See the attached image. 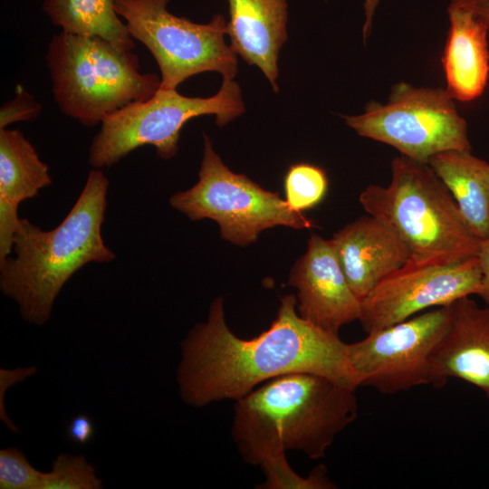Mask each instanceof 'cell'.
<instances>
[{
  "mask_svg": "<svg viewBox=\"0 0 489 489\" xmlns=\"http://www.w3.org/2000/svg\"><path fill=\"white\" fill-rule=\"evenodd\" d=\"M296 298L286 295L275 320L260 335H235L225 320L222 298L210 306L206 322L183 340L177 384L183 400L201 408L239 399L273 378L294 372L321 375L358 388L347 356V343L297 312Z\"/></svg>",
  "mask_w": 489,
  "mask_h": 489,
  "instance_id": "6da1fadb",
  "label": "cell"
},
{
  "mask_svg": "<svg viewBox=\"0 0 489 489\" xmlns=\"http://www.w3.org/2000/svg\"><path fill=\"white\" fill-rule=\"evenodd\" d=\"M355 391L313 373L273 378L236 400L233 439L250 465H260L288 450L322 458L337 435L358 416Z\"/></svg>",
  "mask_w": 489,
  "mask_h": 489,
  "instance_id": "7a4b0ae2",
  "label": "cell"
},
{
  "mask_svg": "<svg viewBox=\"0 0 489 489\" xmlns=\"http://www.w3.org/2000/svg\"><path fill=\"white\" fill-rule=\"evenodd\" d=\"M108 187L107 177L94 168L75 204L55 228L45 231L21 218L14 237V254L0 262V288L17 303L25 321L47 322L57 295L78 270L89 263L115 259L101 235Z\"/></svg>",
  "mask_w": 489,
  "mask_h": 489,
  "instance_id": "3957f363",
  "label": "cell"
},
{
  "mask_svg": "<svg viewBox=\"0 0 489 489\" xmlns=\"http://www.w3.org/2000/svg\"><path fill=\"white\" fill-rule=\"evenodd\" d=\"M390 168L389 184L369 185L360 203L405 244L408 262L446 266L476 257L481 240L430 166L400 155Z\"/></svg>",
  "mask_w": 489,
  "mask_h": 489,
  "instance_id": "277c9868",
  "label": "cell"
},
{
  "mask_svg": "<svg viewBox=\"0 0 489 489\" xmlns=\"http://www.w3.org/2000/svg\"><path fill=\"white\" fill-rule=\"evenodd\" d=\"M53 99L60 110L86 127L156 93L160 78L139 72L132 51L100 37L54 34L45 54Z\"/></svg>",
  "mask_w": 489,
  "mask_h": 489,
  "instance_id": "5b68a950",
  "label": "cell"
},
{
  "mask_svg": "<svg viewBox=\"0 0 489 489\" xmlns=\"http://www.w3.org/2000/svg\"><path fill=\"white\" fill-rule=\"evenodd\" d=\"M244 111L240 87L230 79H223L219 91L208 98L159 88L150 98L131 102L102 120L90 146L89 163L96 169L110 168L145 145L169 159L178 150L180 130L188 120L215 115L216 123L224 126Z\"/></svg>",
  "mask_w": 489,
  "mask_h": 489,
  "instance_id": "8992f818",
  "label": "cell"
},
{
  "mask_svg": "<svg viewBox=\"0 0 489 489\" xmlns=\"http://www.w3.org/2000/svg\"><path fill=\"white\" fill-rule=\"evenodd\" d=\"M169 203L191 220H215L224 239L243 246L254 242L262 231L276 225L296 229L315 225L302 212L292 209L277 193L264 190L246 176L231 171L214 150L206 134L197 183L171 196Z\"/></svg>",
  "mask_w": 489,
  "mask_h": 489,
  "instance_id": "52a82bcc",
  "label": "cell"
},
{
  "mask_svg": "<svg viewBox=\"0 0 489 489\" xmlns=\"http://www.w3.org/2000/svg\"><path fill=\"white\" fill-rule=\"evenodd\" d=\"M169 1L117 0L115 4L131 37L155 58L160 71L159 88L177 90L189 77L206 72L233 80L237 58L225 40V17L216 14L208 24H196L168 12Z\"/></svg>",
  "mask_w": 489,
  "mask_h": 489,
  "instance_id": "ba28073f",
  "label": "cell"
},
{
  "mask_svg": "<svg viewBox=\"0 0 489 489\" xmlns=\"http://www.w3.org/2000/svg\"><path fill=\"white\" fill-rule=\"evenodd\" d=\"M358 135L427 163L447 150H472L467 123L446 89L398 82L384 104L371 101L359 115L342 116Z\"/></svg>",
  "mask_w": 489,
  "mask_h": 489,
  "instance_id": "9c48e42d",
  "label": "cell"
},
{
  "mask_svg": "<svg viewBox=\"0 0 489 489\" xmlns=\"http://www.w3.org/2000/svg\"><path fill=\"white\" fill-rule=\"evenodd\" d=\"M448 323V307H436L348 344V362L357 387L390 395L429 385L433 355Z\"/></svg>",
  "mask_w": 489,
  "mask_h": 489,
  "instance_id": "30bf717a",
  "label": "cell"
},
{
  "mask_svg": "<svg viewBox=\"0 0 489 489\" xmlns=\"http://www.w3.org/2000/svg\"><path fill=\"white\" fill-rule=\"evenodd\" d=\"M480 288L481 269L477 256L446 266L408 262L361 301L359 321L369 333L420 312L448 306L463 297L479 295Z\"/></svg>",
  "mask_w": 489,
  "mask_h": 489,
  "instance_id": "8fae6325",
  "label": "cell"
},
{
  "mask_svg": "<svg viewBox=\"0 0 489 489\" xmlns=\"http://www.w3.org/2000/svg\"><path fill=\"white\" fill-rule=\"evenodd\" d=\"M288 283L298 289L299 314L315 326L339 335L343 325L359 321L361 301L350 287L331 240L310 238Z\"/></svg>",
  "mask_w": 489,
  "mask_h": 489,
  "instance_id": "7c38bea8",
  "label": "cell"
},
{
  "mask_svg": "<svg viewBox=\"0 0 489 489\" xmlns=\"http://www.w3.org/2000/svg\"><path fill=\"white\" fill-rule=\"evenodd\" d=\"M447 307L449 323L433 355L429 385L440 388L459 379L489 398V304L466 296Z\"/></svg>",
  "mask_w": 489,
  "mask_h": 489,
  "instance_id": "4fadbf2b",
  "label": "cell"
},
{
  "mask_svg": "<svg viewBox=\"0 0 489 489\" xmlns=\"http://www.w3.org/2000/svg\"><path fill=\"white\" fill-rule=\"evenodd\" d=\"M331 242L350 287L360 301L410 259L399 238L369 215L339 230Z\"/></svg>",
  "mask_w": 489,
  "mask_h": 489,
  "instance_id": "5bb4252c",
  "label": "cell"
},
{
  "mask_svg": "<svg viewBox=\"0 0 489 489\" xmlns=\"http://www.w3.org/2000/svg\"><path fill=\"white\" fill-rule=\"evenodd\" d=\"M226 34L230 47L250 65L257 66L278 91V56L286 42L287 0H227Z\"/></svg>",
  "mask_w": 489,
  "mask_h": 489,
  "instance_id": "9a60e30c",
  "label": "cell"
},
{
  "mask_svg": "<svg viewBox=\"0 0 489 489\" xmlns=\"http://www.w3.org/2000/svg\"><path fill=\"white\" fill-rule=\"evenodd\" d=\"M51 183L48 165L24 134L0 129V262L11 254L19 205Z\"/></svg>",
  "mask_w": 489,
  "mask_h": 489,
  "instance_id": "2e32d148",
  "label": "cell"
},
{
  "mask_svg": "<svg viewBox=\"0 0 489 489\" xmlns=\"http://www.w3.org/2000/svg\"><path fill=\"white\" fill-rule=\"evenodd\" d=\"M449 30L442 56L446 91L469 102L484 91L489 78L488 24L474 13L447 8Z\"/></svg>",
  "mask_w": 489,
  "mask_h": 489,
  "instance_id": "e0dca14e",
  "label": "cell"
},
{
  "mask_svg": "<svg viewBox=\"0 0 489 489\" xmlns=\"http://www.w3.org/2000/svg\"><path fill=\"white\" fill-rule=\"evenodd\" d=\"M428 165L456 202L474 235L489 236V162L472 150H447L430 158Z\"/></svg>",
  "mask_w": 489,
  "mask_h": 489,
  "instance_id": "ac0fdd59",
  "label": "cell"
},
{
  "mask_svg": "<svg viewBox=\"0 0 489 489\" xmlns=\"http://www.w3.org/2000/svg\"><path fill=\"white\" fill-rule=\"evenodd\" d=\"M117 0H44L43 10L62 32L104 39L132 51L134 39L115 9Z\"/></svg>",
  "mask_w": 489,
  "mask_h": 489,
  "instance_id": "d6986e66",
  "label": "cell"
},
{
  "mask_svg": "<svg viewBox=\"0 0 489 489\" xmlns=\"http://www.w3.org/2000/svg\"><path fill=\"white\" fill-rule=\"evenodd\" d=\"M327 189L325 171L312 164L292 165L284 178L286 202L298 212L311 209L321 203Z\"/></svg>",
  "mask_w": 489,
  "mask_h": 489,
  "instance_id": "ffe728a7",
  "label": "cell"
},
{
  "mask_svg": "<svg viewBox=\"0 0 489 489\" xmlns=\"http://www.w3.org/2000/svg\"><path fill=\"white\" fill-rule=\"evenodd\" d=\"M102 481L83 455L60 454L49 472H42L38 489H100Z\"/></svg>",
  "mask_w": 489,
  "mask_h": 489,
  "instance_id": "44dd1931",
  "label": "cell"
},
{
  "mask_svg": "<svg viewBox=\"0 0 489 489\" xmlns=\"http://www.w3.org/2000/svg\"><path fill=\"white\" fill-rule=\"evenodd\" d=\"M266 481L259 486L265 489H333L336 484L328 476L327 469L316 466L307 477H302L289 465L285 455L264 461L260 465Z\"/></svg>",
  "mask_w": 489,
  "mask_h": 489,
  "instance_id": "7402d4cb",
  "label": "cell"
},
{
  "mask_svg": "<svg viewBox=\"0 0 489 489\" xmlns=\"http://www.w3.org/2000/svg\"><path fill=\"white\" fill-rule=\"evenodd\" d=\"M42 472L16 447L0 451V488L38 489Z\"/></svg>",
  "mask_w": 489,
  "mask_h": 489,
  "instance_id": "603a6c76",
  "label": "cell"
},
{
  "mask_svg": "<svg viewBox=\"0 0 489 489\" xmlns=\"http://www.w3.org/2000/svg\"><path fill=\"white\" fill-rule=\"evenodd\" d=\"M42 111V105L21 85L15 89L13 100L5 103L0 110V129L19 121L35 120Z\"/></svg>",
  "mask_w": 489,
  "mask_h": 489,
  "instance_id": "cb8c5ba5",
  "label": "cell"
},
{
  "mask_svg": "<svg viewBox=\"0 0 489 489\" xmlns=\"http://www.w3.org/2000/svg\"><path fill=\"white\" fill-rule=\"evenodd\" d=\"M67 435L71 441L84 445L91 441L94 435V425L85 415L74 417L67 427Z\"/></svg>",
  "mask_w": 489,
  "mask_h": 489,
  "instance_id": "d4e9b609",
  "label": "cell"
},
{
  "mask_svg": "<svg viewBox=\"0 0 489 489\" xmlns=\"http://www.w3.org/2000/svg\"><path fill=\"white\" fill-rule=\"evenodd\" d=\"M481 269V288L479 296L489 304V236L481 241L477 255Z\"/></svg>",
  "mask_w": 489,
  "mask_h": 489,
  "instance_id": "484cf974",
  "label": "cell"
},
{
  "mask_svg": "<svg viewBox=\"0 0 489 489\" xmlns=\"http://www.w3.org/2000/svg\"><path fill=\"white\" fill-rule=\"evenodd\" d=\"M448 7L470 11L483 19L489 26V0H452Z\"/></svg>",
  "mask_w": 489,
  "mask_h": 489,
  "instance_id": "4316f807",
  "label": "cell"
},
{
  "mask_svg": "<svg viewBox=\"0 0 489 489\" xmlns=\"http://www.w3.org/2000/svg\"><path fill=\"white\" fill-rule=\"evenodd\" d=\"M380 0H365L364 1V10H365V22L363 25V39L366 41L367 37L370 34L372 27V19L377 6L379 5Z\"/></svg>",
  "mask_w": 489,
  "mask_h": 489,
  "instance_id": "83f0119b",
  "label": "cell"
}]
</instances>
